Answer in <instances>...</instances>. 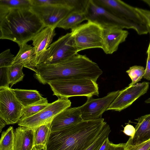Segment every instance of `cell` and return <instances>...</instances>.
Segmentation results:
<instances>
[{"label":"cell","instance_id":"28","mask_svg":"<svg viewBox=\"0 0 150 150\" xmlns=\"http://www.w3.org/2000/svg\"><path fill=\"white\" fill-rule=\"evenodd\" d=\"M111 131L109 125L107 124L100 136L86 150H99L104 141L108 137Z\"/></svg>","mask_w":150,"mask_h":150},{"label":"cell","instance_id":"17","mask_svg":"<svg viewBox=\"0 0 150 150\" xmlns=\"http://www.w3.org/2000/svg\"><path fill=\"white\" fill-rule=\"evenodd\" d=\"M135 120L137 121L135 132L133 137H129L125 143L127 145H137L150 140V114Z\"/></svg>","mask_w":150,"mask_h":150},{"label":"cell","instance_id":"42","mask_svg":"<svg viewBox=\"0 0 150 150\" xmlns=\"http://www.w3.org/2000/svg\"><path fill=\"white\" fill-rule=\"evenodd\" d=\"M32 150H36V149L35 147L34 146Z\"/></svg>","mask_w":150,"mask_h":150},{"label":"cell","instance_id":"14","mask_svg":"<svg viewBox=\"0 0 150 150\" xmlns=\"http://www.w3.org/2000/svg\"><path fill=\"white\" fill-rule=\"evenodd\" d=\"M103 46L102 50L107 54H112L118 50L120 44L125 42L129 32L117 27L103 26Z\"/></svg>","mask_w":150,"mask_h":150},{"label":"cell","instance_id":"30","mask_svg":"<svg viewBox=\"0 0 150 150\" xmlns=\"http://www.w3.org/2000/svg\"><path fill=\"white\" fill-rule=\"evenodd\" d=\"M32 6H41L65 4V0H30Z\"/></svg>","mask_w":150,"mask_h":150},{"label":"cell","instance_id":"8","mask_svg":"<svg viewBox=\"0 0 150 150\" xmlns=\"http://www.w3.org/2000/svg\"><path fill=\"white\" fill-rule=\"evenodd\" d=\"M71 104V102L68 98H59L36 114L20 120L18 123V125L34 129L42 125L51 122L55 117L63 110L69 108Z\"/></svg>","mask_w":150,"mask_h":150},{"label":"cell","instance_id":"12","mask_svg":"<svg viewBox=\"0 0 150 150\" xmlns=\"http://www.w3.org/2000/svg\"><path fill=\"white\" fill-rule=\"evenodd\" d=\"M149 84V82L144 81L125 88L120 91L107 110L120 112L127 108L147 92Z\"/></svg>","mask_w":150,"mask_h":150},{"label":"cell","instance_id":"6","mask_svg":"<svg viewBox=\"0 0 150 150\" xmlns=\"http://www.w3.org/2000/svg\"><path fill=\"white\" fill-rule=\"evenodd\" d=\"M103 30V25L90 21L72 29L73 42L77 52L92 48L102 49Z\"/></svg>","mask_w":150,"mask_h":150},{"label":"cell","instance_id":"41","mask_svg":"<svg viewBox=\"0 0 150 150\" xmlns=\"http://www.w3.org/2000/svg\"><path fill=\"white\" fill-rule=\"evenodd\" d=\"M145 102L146 103H150V98L146 100Z\"/></svg>","mask_w":150,"mask_h":150},{"label":"cell","instance_id":"21","mask_svg":"<svg viewBox=\"0 0 150 150\" xmlns=\"http://www.w3.org/2000/svg\"><path fill=\"white\" fill-rule=\"evenodd\" d=\"M85 20H86V18L84 11H72L59 23L56 27L72 30Z\"/></svg>","mask_w":150,"mask_h":150},{"label":"cell","instance_id":"13","mask_svg":"<svg viewBox=\"0 0 150 150\" xmlns=\"http://www.w3.org/2000/svg\"><path fill=\"white\" fill-rule=\"evenodd\" d=\"M98 5L116 16L140 24H145L143 19L133 7L120 0H93Z\"/></svg>","mask_w":150,"mask_h":150},{"label":"cell","instance_id":"4","mask_svg":"<svg viewBox=\"0 0 150 150\" xmlns=\"http://www.w3.org/2000/svg\"><path fill=\"white\" fill-rule=\"evenodd\" d=\"M85 13L86 20L96 22L103 26H113L122 29H132L140 35L149 33L146 25L139 24L118 17L98 5L93 0H88Z\"/></svg>","mask_w":150,"mask_h":150},{"label":"cell","instance_id":"40","mask_svg":"<svg viewBox=\"0 0 150 150\" xmlns=\"http://www.w3.org/2000/svg\"><path fill=\"white\" fill-rule=\"evenodd\" d=\"M142 1L150 7V0H142Z\"/></svg>","mask_w":150,"mask_h":150},{"label":"cell","instance_id":"3","mask_svg":"<svg viewBox=\"0 0 150 150\" xmlns=\"http://www.w3.org/2000/svg\"><path fill=\"white\" fill-rule=\"evenodd\" d=\"M45 27L31 7L12 9L0 21V38L11 40L19 46L32 40Z\"/></svg>","mask_w":150,"mask_h":150},{"label":"cell","instance_id":"25","mask_svg":"<svg viewBox=\"0 0 150 150\" xmlns=\"http://www.w3.org/2000/svg\"><path fill=\"white\" fill-rule=\"evenodd\" d=\"M23 67L21 64H15L8 67V76L11 86L10 88L23 80L25 75L22 71Z\"/></svg>","mask_w":150,"mask_h":150},{"label":"cell","instance_id":"36","mask_svg":"<svg viewBox=\"0 0 150 150\" xmlns=\"http://www.w3.org/2000/svg\"><path fill=\"white\" fill-rule=\"evenodd\" d=\"M125 143L115 144L110 143L108 150H124Z\"/></svg>","mask_w":150,"mask_h":150},{"label":"cell","instance_id":"38","mask_svg":"<svg viewBox=\"0 0 150 150\" xmlns=\"http://www.w3.org/2000/svg\"><path fill=\"white\" fill-rule=\"evenodd\" d=\"M6 124L5 122L2 119L0 118V132H1L2 129Z\"/></svg>","mask_w":150,"mask_h":150},{"label":"cell","instance_id":"15","mask_svg":"<svg viewBox=\"0 0 150 150\" xmlns=\"http://www.w3.org/2000/svg\"><path fill=\"white\" fill-rule=\"evenodd\" d=\"M83 120L79 107L68 108L57 115L50 125L51 131L60 130Z\"/></svg>","mask_w":150,"mask_h":150},{"label":"cell","instance_id":"9","mask_svg":"<svg viewBox=\"0 0 150 150\" xmlns=\"http://www.w3.org/2000/svg\"><path fill=\"white\" fill-rule=\"evenodd\" d=\"M23 107L12 89L9 87L0 88V118L6 125L18 123Z\"/></svg>","mask_w":150,"mask_h":150},{"label":"cell","instance_id":"34","mask_svg":"<svg viewBox=\"0 0 150 150\" xmlns=\"http://www.w3.org/2000/svg\"><path fill=\"white\" fill-rule=\"evenodd\" d=\"M122 131L125 134L130 136V138H132L135 134V129L132 125L128 124L124 127Z\"/></svg>","mask_w":150,"mask_h":150},{"label":"cell","instance_id":"11","mask_svg":"<svg viewBox=\"0 0 150 150\" xmlns=\"http://www.w3.org/2000/svg\"><path fill=\"white\" fill-rule=\"evenodd\" d=\"M31 9L38 16L46 27L55 28L71 11H74L66 5L65 1V4H63L32 6Z\"/></svg>","mask_w":150,"mask_h":150},{"label":"cell","instance_id":"33","mask_svg":"<svg viewBox=\"0 0 150 150\" xmlns=\"http://www.w3.org/2000/svg\"><path fill=\"white\" fill-rule=\"evenodd\" d=\"M136 9L143 19L147 28L150 29V11L136 7Z\"/></svg>","mask_w":150,"mask_h":150},{"label":"cell","instance_id":"22","mask_svg":"<svg viewBox=\"0 0 150 150\" xmlns=\"http://www.w3.org/2000/svg\"><path fill=\"white\" fill-rule=\"evenodd\" d=\"M30 0H0V21L12 9L30 8Z\"/></svg>","mask_w":150,"mask_h":150},{"label":"cell","instance_id":"31","mask_svg":"<svg viewBox=\"0 0 150 150\" xmlns=\"http://www.w3.org/2000/svg\"><path fill=\"white\" fill-rule=\"evenodd\" d=\"M8 67L0 68V88L9 87Z\"/></svg>","mask_w":150,"mask_h":150},{"label":"cell","instance_id":"26","mask_svg":"<svg viewBox=\"0 0 150 150\" xmlns=\"http://www.w3.org/2000/svg\"><path fill=\"white\" fill-rule=\"evenodd\" d=\"M14 132L13 127L10 126L2 132L0 140V150H13Z\"/></svg>","mask_w":150,"mask_h":150},{"label":"cell","instance_id":"35","mask_svg":"<svg viewBox=\"0 0 150 150\" xmlns=\"http://www.w3.org/2000/svg\"><path fill=\"white\" fill-rule=\"evenodd\" d=\"M146 66L145 69L144 78L148 80H150V57L147 54Z\"/></svg>","mask_w":150,"mask_h":150},{"label":"cell","instance_id":"10","mask_svg":"<svg viewBox=\"0 0 150 150\" xmlns=\"http://www.w3.org/2000/svg\"><path fill=\"white\" fill-rule=\"evenodd\" d=\"M120 91L108 93L106 96L99 98H87L86 102L79 107L83 120H97L102 118L103 113L110 105L119 94Z\"/></svg>","mask_w":150,"mask_h":150},{"label":"cell","instance_id":"5","mask_svg":"<svg viewBox=\"0 0 150 150\" xmlns=\"http://www.w3.org/2000/svg\"><path fill=\"white\" fill-rule=\"evenodd\" d=\"M48 84L59 98H68L74 96L92 97L98 96V84L92 79H68L50 82Z\"/></svg>","mask_w":150,"mask_h":150},{"label":"cell","instance_id":"2","mask_svg":"<svg viewBox=\"0 0 150 150\" xmlns=\"http://www.w3.org/2000/svg\"><path fill=\"white\" fill-rule=\"evenodd\" d=\"M104 119L83 120L62 129L51 131L45 150H86L107 125Z\"/></svg>","mask_w":150,"mask_h":150},{"label":"cell","instance_id":"39","mask_svg":"<svg viewBox=\"0 0 150 150\" xmlns=\"http://www.w3.org/2000/svg\"><path fill=\"white\" fill-rule=\"evenodd\" d=\"M148 28L149 30V33L150 36V29ZM146 54H148L150 57V41L146 51Z\"/></svg>","mask_w":150,"mask_h":150},{"label":"cell","instance_id":"23","mask_svg":"<svg viewBox=\"0 0 150 150\" xmlns=\"http://www.w3.org/2000/svg\"><path fill=\"white\" fill-rule=\"evenodd\" d=\"M51 122L34 129V146L36 150H45L51 132Z\"/></svg>","mask_w":150,"mask_h":150},{"label":"cell","instance_id":"27","mask_svg":"<svg viewBox=\"0 0 150 150\" xmlns=\"http://www.w3.org/2000/svg\"><path fill=\"white\" fill-rule=\"evenodd\" d=\"M145 71V69L142 66L134 65L130 67L126 71L132 80L129 86L134 85L139 81L143 77Z\"/></svg>","mask_w":150,"mask_h":150},{"label":"cell","instance_id":"43","mask_svg":"<svg viewBox=\"0 0 150 150\" xmlns=\"http://www.w3.org/2000/svg\"><path fill=\"white\" fill-rule=\"evenodd\" d=\"M148 150H150V147L149 148V149Z\"/></svg>","mask_w":150,"mask_h":150},{"label":"cell","instance_id":"29","mask_svg":"<svg viewBox=\"0 0 150 150\" xmlns=\"http://www.w3.org/2000/svg\"><path fill=\"white\" fill-rule=\"evenodd\" d=\"M14 57V55L11 53L10 49L2 52L0 54V68L11 66Z\"/></svg>","mask_w":150,"mask_h":150},{"label":"cell","instance_id":"18","mask_svg":"<svg viewBox=\"0 0 150 150\" xmlns=\"http://www.w3.org/2000/svg\"><path fill=\"white\" fill-rule=\"evenodd\" d=\"M55 28L50 27H45L32 39L36 56L34 66L36 60L50 46L55 35Z\"/></svg>","mask_w":150,"mask_h":150},{"label":"cell","instance_id":"20","mask_svg":"<svg viewBox=\"0 0 150 150\" xmlns=\"http://www.w3.org/2000/svg\"><path fill=\"white\" fill-rule=\"evenodd\" d=\"M12 90L24 107L37 103L44 98L37 90L20 89H12Z\"/></svg>","mask_w":150,"mask_h":150},{"label":"cell","instance_id":"16","mask_svg":"<svg viewBox=\"0 0 150 150\" xmlns=\"http://www.w3.org/2000/svg\"><path fill=\"white\" fill-rule=\"evenodd\" d=\"M34 138V129L19 126L14 130L13 150H32Z\"/></svg>","mask_w":150,"mask_h":150},{"label":"cell","instance_id":"1","mask_svg":"<svg viewBox=\"0 0 150 150\" xmlns=\"http://www.w3.org/2000/svg\"><path fill=\"white\" fill-rule=\"evenodd\" d=\"M32 70L35 72V78L43 84L68 79L85 78L96 81L103 73L97 64L78 53L54 63L38 64Z\"/></svg>","mask_w":150,"mask_h":150},{"label":"cell","instance_id":"24","mask_svg":"<svg viewBox=\"0 0 150 150\" xmlns=\"http://www.w3.org/2000/svg\"><path fill=\"white\" fill-rule=\"evenodd\" d=\"M50 104L48 103L47 98H44L37 103L24 107L22 110L20 120L29 117L36 114L45 108Z\"/></svg>","mask_w":150,"mask_h":150},{"label":"cell","instance_id":"37","mask_svg":"<svg viewBox=\"0 0 150 150\" xmlns=\"http://www.w3.org/2000/svg\"><path fill=\"white\" fill-rule=\"evenodd\" d=\"M110 143L108 137L104 141L99 150H108Z\"/></svg>","mask_w":150,"mask_h":150},{"label":"cell","instance_id":"19","mask_svg":"<svg viewBox=\"0 0 150 150\" xmlns=\"http://www.w3.org/2000/svg\"><path fill=\"white\" fill-rule=\"evenodd\" d=\"M19 46V50L14 58L12 65L21 64L23 67L31 69L35 66L36 57L34 47L27 43Z\"/></svg>","mask_w":150,"mask_h":150},{"label":"cell","instance_id":"7","mask_svg":"<svg viewBox=\"0 0 150 150\" xmlns=\"http://www.w3.org/2000/svg\"><path fill=\"white\" fill-rule=\"evenodd\" d=\"M78 52L74 46L71 33L60 37L51 44L44 53L36 62L35 65L40 63H54Z\"/></svg>","mask_w":150,"mask_h":150},{"label":"cell","instance_id":"32","mask_svg":"<svg viewBox=\"0 0 150 150\" xmlns=\"http://www.w3.org/2000/svg\"><path fill=\"white\" fill-rule=\"evenodd\" d=\"M150 147V140L137 145L132 146L125 144L124 150H148Z\"/></svg>","mask_w":150,"mask_h":150}]
</instances>
